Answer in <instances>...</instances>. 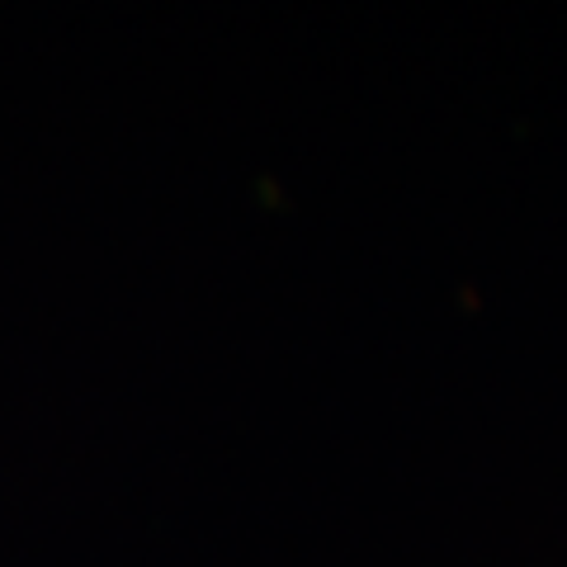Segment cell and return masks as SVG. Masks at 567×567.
I'll return each instance as SVG.
<instances>
[]
</instances>
